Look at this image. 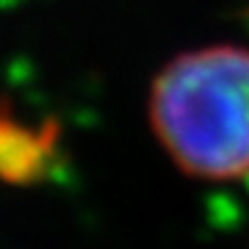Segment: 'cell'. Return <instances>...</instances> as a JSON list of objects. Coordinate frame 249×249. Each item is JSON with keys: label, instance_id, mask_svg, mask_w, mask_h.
I'll return each mask as SVG.
<instances>
[{"label": "cell", "instance_id": "7a4b0ae2", "mask_svg": "<svg viewBox=\"0 0 249 249\" xmlns=\"http://www.w3.org/2000/svg\"><path fill=\"white\" fill-rule=\"evenodd\" d=\"M61 124L45 119L31 124L0 100V183L14 188L42 186L61 169Z\"/></svg>", "mask_w": 249, "mask_h": 249}, {"label": "cell", "instance_id": "6da1fadb", "mask_svg": "<svg viewBox=\"0 0 249 249\" xmlns=\"http://www.w3.org/2000/svg\"><path fill=\"white\" fill-rule=\"evenodd\" d=\"M150 124L175 166L199 180L249 178V50L180 53L155 75Z\"/></svg>", "mask_w": 249, "mask_h": 249}]
</instances>
